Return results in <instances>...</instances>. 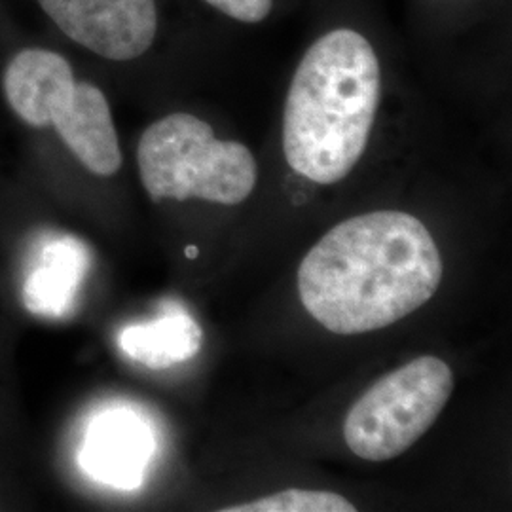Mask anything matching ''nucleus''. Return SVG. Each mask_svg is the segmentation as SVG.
Here are the masks:
<instances>
[{
	"mask_svg": "<svg viewBox=\"0 0 512 512\" xmlns=\"http://www.w3.org/2000/svg\"><path fill=\"white\" fill-rule=\"evenodd\" d=\"M442 281L439 247L403 211H376L332 228L298 270L306 311L334 334L384 329L433 298Z\"/></svg>",
	"mask_w": 512,
	"mask_h": 512,
	"instance_id": "f257e3e1",
	"label": "nucleus"
},
{
	"mask_svg": "<svg viewBox=\"0 0 512 512\" xmlns=\"http://www.w3.org/2000/svg\"><path fill=\"white\" fill-rule=\"evenodd\" d=\"M380 101L382 67L368 38L346 27L317 38L287 93V164L311 183L346 179L365 154Z\"/></svg>",
	"mask_w": 512,
	"mask_h": 512,
	"instance_id": "f03ea898",
	"label": "nucleus"
},
{
	"mask_svg": "<svg viewBox=\"0 0 512 512\" xmlns=\"http://www.w3.org/2000/svg\"><path fill=\"white\" fill-rule=\"evenodd\" d=\"M2 88L16 116L31 128H54L93 175L118 173L122 150L109 101L92 82L74 78L67 57L44 48H25L8 63Z\"/></svg>",
	"mask_w": 512,
	"mask_h": 512,
	"instance_id": "7ed1b4c3",
	"label": "nucleus"
},
{
	"mask_svg": "<svg viewBox=\"0 0 512 512\" xmlns=\"http://www.w3.org/2000/svg\"><path fill=\"white\" fill-rule=\"evenodd\" d=\"M137 165L152 202L198 198L238 205L251 196L258 179L249 148L220 141L205 120L188 112H173L145 129Z\"/></svg>",
	"mask_w": 512,
	"mask_h": 512,
	"instance_id": "20e7f679",
	"label": "nucleus"
},
{
	"mask_svg": "<svg viewBox=\"0 0 512 512\" xmlns=\"http://www.w3.org/2000/svg\"><path fill=\"white\" fill-rule=\"evenodd\" d=\"M454 391V372L423 355L372 385L344 423L349 450L368 461L404 454L433 427Z\"/></svg>",
	"mask_w": 512,
	"mask_h": 512,
	"instance_id": "39448f33",
	"label": "nucleus"
},
{
	"mask_svg": "<svg viewBox=\"0 0 512 512\" xmlns=\"http://www.w3.org/2000/svg\"><path fill=\"white\" fill-rule=\"evenodd\" d=\"M55 27L99 57L131 61L158 33L156 0H37Z\"/></svg>",
	"mask_w": 512,
	"mask_h": 512,
	"instance_id": "423d86ee",
	"label": "nucleus"
},
{
	"mask_svg": "<svg viewBox=\"0 0 512 512\" xmlns=\"http://www.w3.org/2000/svg\"><path fill=\"white\" fill-rule=\"evenodd\" d=\"M154 454V435L129 410H112L93 420L80 450L82 469L120 490L139 488Z\"/></svg>",
	"mask_w": 512,
	"mask_h": 512,
	"instance_id": "0eeeda50",
	"label": "nucleus"
},
{
	"mask_svg": "<svg viewBox=\"0 0 512 512\" xmlns=\"http://www.w3.org/2000/svg\"><path fill=\"white\" fill-rule=\"evenodd\" d=\"M88 268L90 253L78 239L61 236L48 241L25 279V308L40 317H63L73 308Z\"/></svg>",
	"mask_w": 512,
	"mask_h": 512,
	"instance_id": "6e6552de",
	"label": "nucleus"
},
{
	"mask_svg": "<svg viewBox=\"0 0 512 512\" xmlns=\"http://www.w3.org/2000/svg\"><path fill=\"white\" fill-rule=\"evenodd\" d=\"M202 342V329L184 311H169L156 321L131 325L120 334L124 353L154 370L192 359L202 349Z\"/></svg>",
	"mask_w": 512,
	"mask_h": 512,
	"instance_id": "1a4fd4ad",
	"label": "nucleus"
},
{
	"mask_svg": "<svg viewBox=\"0 0 512 512\" xmlns=\"http://www.w3.org/2000/svg\"><path fill=\"white\" fill-rule=\"evenodd\" d=\"M224 512H355L357 507L346 497L323 490H283L277 494L226 507Z\"/></svg>",
	"mask_w": 512,
	"mask_h": 512,
	"instance_id": "9d476101",
	"label": "nucleus"
},
{
	"mask_svg": "<svg viewBox=\"0 0 512 512\" xmlns=\"http://www.w3.org/2000/svg\"><path fill=\"white\" fill-rule=\"evenodd\" d=\"M224 16L241 23H260L270 16L274 0H205Z\"/></svg>",
	"mask_w": 512,
	"mask_h": 512,
	"instance_id": "9b49d317",
	"label": "nucleus"
},
{
	"mask_svg": "<svg viewBox=\"0 0 512 512\" xmlns=\"http://www.w3.org/2000/svg\"><path fill=\"white\" fill-rule=\"evenodd\" d=\"M184 255L188 256V258H196V256H198L196 245H188V247L184 249Z\"/></svg>",
	"mask_w": 512,
	"mask_h": 512,
	"instance_id": "f8f14e48",
	"label": "nucleus"
}]
</instances>
